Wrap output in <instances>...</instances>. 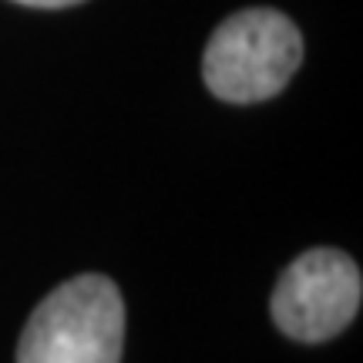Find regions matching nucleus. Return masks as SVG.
Masks as SVG:
<instances>
[{
	"mask_svg": "<svg viewBox=\"0 0 363 363\" xmlns=\"http://www.w3.org/2000/svg\"><path fill=\"white\" fill-rule=\"evenodd\" d=\"M125 303L108 276L84 272L61 283L30 313L17 363H121Z\"/></svg>",
	"mask_w": 363,
	"mask_h": 363,
	"instance_id": "obj_1",
	"label": "nucleus"
},
{
	"mask_svg": "<svg viewBox=\"0 0 363 363\" xmlns=\"http://www.w3.org/2000/svg\"><path fill=\"white\" fill-rule=\"evenodd\" d=\"M303 61V34L279 11L252 7L216 27L202 57L208 91L233 104L266 101L289 84Z\"/></svg>",
	"mask_w": 363,
	"mask_h": 363,
	"instance_id": "obj_2",
	"label": "nucleus"
},
{
	"mask_svg": "<svg viewBox=\"0 0 363 363\" xmlns=\"http://www.w3.org/2000/svg\"><path fill=\"white\" fill-rule=\"evenodd\" d=\"M360 299V266L340 249H310L283 269L269 306L289 340L323 343L353 323Z\"/></svg>",
	"mask_w": 363,
	"mask_h": 363,
	"instance_id": "obj_3",
	"label": "nucleus"
},
{
	"mask_svg": "<svg viewBox=\"0 0 363 363\" xmlns=\"http://www.w3.org/2000/svg\"><path fill=\"white\" fill-rule=\"evenodd\" d=\"M17 4H27V7H71V4H81V0H17Z\"/></svg>",
	"mask_w": 363,
	"mask_h": 363,
	"instance_id": "obj_4",
	"label": "nucleus"
}]
</instances>
